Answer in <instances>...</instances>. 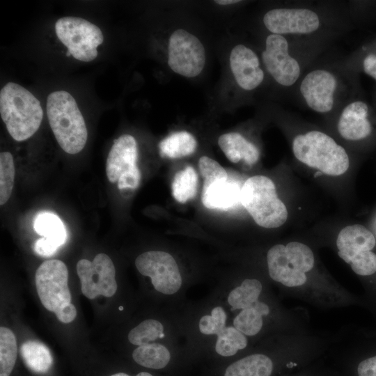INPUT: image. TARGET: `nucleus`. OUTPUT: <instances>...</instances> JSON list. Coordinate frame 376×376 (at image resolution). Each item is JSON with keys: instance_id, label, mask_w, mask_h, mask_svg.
I'll list each match as a JSON object with an SVG mask.
<instances>
[{"instance_id": "nucleus-23", "label": "nucleus", "mask_w": 376, "mask_h": 376, "mask_svg": "<svg viewBox=\"0 0 376 376\" xmlns=\"http://www.w3.org/2000/svg\"><path fill=\"white\" fill-rule=\"evenodd\" d=\"M269 313L268 306L257 301L239 313L233 320V325L244 335L254 336L263 327V315H267Z\"/></svg>"}, {"instance_id": "nucleus-3", "label": "nucleus", "mask_w": 376, "mask_h": 376, "mask_svg": "<svg viewBox=\"0 0 376 376\" xmlns=\"http://www.w3.org/2000/svg\"><path fill=\"white\" fill-rule=\"evenodd\" d=\"M0 113L9 134L17 141L32 136L43 118V111L37 97L13 82L7 83L1 89Z\"/></svg>"}, {"instance_id": "nucleus-17", "label": "nucleus", "mask_w": 376, "mask_h": 376, "mask_svg": "<svg viewBox=\"0 0 376 376\" xmlns=\"http://www.w3.org/2000/svg\"><path fill=\"white\" fill-rule=\"evenodd\" d=\"M230 66L238 86L246 91L260 86L265 79V71L257 54L250 47L239 44L230 54Z\"/></svg>"}, {"instance_id": "nucleus-9", "label": "nucleus", "mask_w": 376, "mask_h": 376, "mask_svg": "<svg viewBox=\"0 0 376 376\" xmlns=\"http://www.w3.org/2000/svg\"><path fill=\"white\" fill-rule=\"evenodd\" d=\"M375 243L373 234L363 226H348L338 235V254L356 274L369 276L376 272V254L371 251Z\"/></svg>"}, {"instance_id": "nucleus-26", "label": "nucleus", "mask_w": 376, "mask_h": 376, "mask_svg": "<svg viewBox=\"0 0 376 376\" xmlns=\"http://www.w3.org/2000/svg\"><path fill=\"white\" fill-rule=\"evenodd\" d=\"M198 178L195 169L187 166L178 171L172 182L171 190L174 198L185 203L192 199L198 191Z\"/></svg>"}, {"instance_id": "nucleus-36", "label": "nucleus", "mask_w": 376, "mask_h": 376, "mask_svg": "<svg viewBox=\"0 0 376 376\" xmlns=\"http://www.w3.org/2000/svg\"><path fill=\"white\" fill-rule=\"evenodd\" d=\"M54 313L57 319L63 323L71 322L77 316L76 308L71 302L63 304Z\"/></svg>"}, {"instance_id": "nucleus-14", "label": "nucleus", "mask_w": 376, "mask_h": 376, "mask_svg": "<svg viewBox=\"0 0 376 376\" xmlns=\"http://www.w3.org/2000/svg\"><path fill=\"white\" fill-rule=\"evenodd\" d=\"M76 268L85 297L93 299L99 295L107 297L114 295L117 290L116 271L109 256L99 253L92 262L81 259L77 262Z\"/></svg>"}, {"instance_id": "nucleus-27", "label": "nucleus", "mask_w": 376, "mask_h": 376, "mask_svg": "<svg viewBox=\"0 0 376 376\" xmlns=\"http://www.w3.org/2000/svg\"><path fill=\"white\" fill-rule=\"evenodd\" d=\"M348 68L356 74L363 72L376 81V36L357 50Z\"/></svg>"}, {"instance_id": "nucleus-24", "label": "nucleus", "mask_w": 376, "mask_h": 376, "mask_svg": "<svg viewBox=\"0 0 376 376\" xmlns=\"http://www.w3.org/2000/svg\"><path fill=\"white\" fill-rule=\"evenodd\" d=\"M134 360L139 365L154 369L164 368L170 361L168 349L159 343H148L136 348L133 353Z\"/></svg>"}, {"instance_id": "nucleus-8", "label": "nucleus", "mask_w": 376, "mask_h": 376, "mask_svg": "<svg viewBox=\"0 0 376 376\" xmlns=\"http://www.w3.org/2000/svg\"><path fill=\"white\" fill-rule=\"evenodd\" d=\"M267 261L269 274L274 281L296 287L306 283L305 273L313 267L314 256L306 244L292 242L285 246H272L267 252Z\"/></svg>"}, {"instance_id": "nucleus-19", "label": "nucleus", "mask_w": 376, "mask_h": 376, "mask_svg": "<svg viewBox=\"0 0 376 376\" xmlns=\"http://www.w3.org/2000/svg\"><path fill=\"white\" fill-rule=\"evenodd\" d=\"M218 144L233 163L244 160L247 164H256L260 157L258 148L237 132H229L221 135Z\"/></svg>"}, {"instance_id": "nucleus-18", "label": "nucleus", "mask_w": 376, "mask_h": 376, "mask_svg": "<svg viewBox=\"0 0 376 376\" xmlns=\"http://www.w3.org/2000/svg\"><path fill=\"white\" fill-rule=\"evenodd\" d=\"M241 189L228 180L203 185L202 203L208 209L228 210L240 202Z\"/></svg>"}, {"instance_id": "nucleus-12", "label": "nucleus", "mask_w": 376, "mask_h": 376, "mask_svg": "<svg viewBox=\"0 0 376 376\" xmlns=\"http://www.w3.org/2000/svg\"><path fill=\"white\" fill-rule=\"evenodd\" d=\"M168 64L177 74L194 77L201 74L205 63V51L200 40L185 29H177L169 40Z\"/></svg>"}, {"instance_id": "nucleus-15", "label": "nucleus", "mask_w": 376, "mask_h": 376, "mask_svg": "<svg viewBox=\"0 0 376 376\" xmlns=\"http://www.w3.org/2000/svg\"><path fill=\"white\" fill-rule=\"evenodd\" d=\"M138 271L149 276L155 289L165 295L179 290L182 277L173 256L167 252L150 251L140 254L135 260Z\"/></svg>"}, {"instance_id": "nucleus-41", "label": "nucleus", "mask_w": 376, "mask_h": 376, "mask_svg": "<svg viewBox=\"0 0 376 376\" xmlns=\"http://www.w3.org/2000/svg\"><path fill=\"white\" fill-rule=\"evenodd\" d=\"M373 108H374V110H375V111L376 113V95H375V97Z\"/></svg>"}, {"instance_id": "nucleus-25", "label": "nucleus", "mask_w": 376, "mask_h": 376, "mask_svg": "<svg viewBox=\"0 0 376 376\" xmlns=\"http://www.w3.org/2000/svg\"><path fill=\"white\" fill-rule=\"evenodd\" d=\"M36 232L54 243L58 246L63 245L67 237L65 228L60 218L52 212L38 214L33 225Z\"/></svg>"}, {"instance_id": "nucleus-5", "label": "nucleus", "mask_w": 376, "mask_h": 376, "mask_svg": "<svg viewBox=\"0 0 376 376\" xmlns=\"http://www.w3.org/2000/svg\"><path fill=\"white\" fill-rule=\"evenodd\" d=\"M292 148L299 162L329 175H342L350 166L345 148L321 131L311 130L296 135Z\"/></svg>"}, {"instance_id": "nucleus-39", "label": "nucleus", "mask_w": 376, "mask_h": 376, "mask_svg": "<svg viewBox=\"0 0 376 376\" xmlns=\"http://www.w3.org/2000/svg\"><path fill=\"white\" fill-rule=\"evenodd\" d=\"M136 376H152V375L146 372H141V373H139Z\"/></svg>"}, {"instance_id": "nucleus-21", "label": "nucleus", "mask_w": 376, "mask_h": 376, "mask_svg": "<svg viewBox=\"0 0 376 376\" xmlns=\"http://www.w3.org/2000/svg\"><path fill=\"white\" fill-rule=\"evenodd\" d=\"M272 369L273 363L268 357L256 354L230 365L224 376H270Z\"/></svg>"}, {"instance_id": "nucleus-2", "label": "nucleus", "mask_w": 376, "mask_h": 376, "mask_svg": "<svg viewBox=\"0 0 376 376\" xmlns=\"http://www.w3.org/2000/svg\"><path fill=\"white\" fill-rule=\"evenodd\" d=\"M308 40H299L283 36L268 35L261 54L266 72L279 86L290 88L298 83L304 74L306 63L313 52Z\"/></svg>"}, {"instance_id": "nucleus-35", "label": "nucleus", "mask_w": 376, "mask_h": 376, "mask_svg": "<svg viewBox=\"0 0 376 376\" xmlns=\"http://www.w3.org/2000/svg\"><path fill=\"white\" fill-rule=\"evenodd\" d=\"M58 247L56 243L45 237L37 240L34 244L36 253L43 257L52 256L56 252Z\"/></svg>"}, {"instance_id": "nucleus-32", "label": "nucleus", "mask_w": 376, "mask_h": 376, "mask_svg": "<svg viewBox=\"0 0 376 376\" xmlns=\"http://www.w3.org/2000/svg\"><path fill=\"white\" fill-rule=\"evenodd\" d=\"M164 334V327L157 320L149 319L143 321L133 328L128 334L129 341L136 345L148 344L161 337Z\"/></svg>"}, {"instance_id": "nucleus-11", "label": "nucleus", "mask_w": 376, "mask_h": 376, "mask_svg": "<svg viewBox=\"0 0 376 376\" xmlns=\"http://www.w3.org/2000/svg\"><path fill=\"white\" fill-rule=\"evenodd\" d=\"M137 158V143L132 135L123 134L116 139L106 163V173L109 182H117L120 190L136 189L141 181Z\"/></svg>"}, {"instance_id": "nucleus-13", "label": "nucleus", "mask_w": 376, "mask_h": 376, "mask_svg": "<svg viewBox=\"0 0 376 376\" xmlns=\"http://www.w3.org/2000/svg\"><path fill=\"white\" fill-rule=\"evenodd\" d=\"M38 295L44 307L51 312L65 303L71 302L68 288V271L60 260L43 262L37 269L35 276Z\"/></svg>"}, {"instance_id": "nucleus-16", "label": "nucleus", "mask_w": 376, "mask_h": 376, "mask_svg": "<svg viewBox=\"0 0 376 376\" xmlns=\"http://www.w3.org/2000/svg\"><path fill=\"white\" fill-rule=\"evenodd\" d=\"M338 111L337 130L342 138L349 141H361L370 136L376 113L369 103L355 96Z\"/></svg>"}, {"instance_id": "nucleus-38", "label": "nucleus", "mask_w": 376, "mask_h": 376, "mask_svg": "<svg viewBox=\"0 0 376 376\" xmlns=\"http://www.w3.org/2000/svg\"><path fill=\"white\" fill-rule=\"evenodd\" d=\"M240 1L237 0H217L214 1V3L219 5H230L233 3H239Z\"/></svg>"}, {"instance_id": "nucleus-29", "label": "nucleus", "mask_w": 376, "mask_h": 376, "mask_svg": "<svg viewBox=\"0 0 376 376\" xmlns=\"http://www.w3.org/2000/svg\"><path fill=\"white\" fill-rule=\"evenodd\" d=\"M17 354V345L14 333L8 328H0V376H9Z\"/></svg>"}, {"instance_id": "nucleus-37", "label": "nucleus", "mask_w": 376, "mask_h": 376, "mask_svg": "<svg viewBox=\"0 0 376 376\" xmlns=\"http://www.w3.org/2000/svg\"><path fill=\"white\" fill-rule=\"evenodd\" d=\"M357 372L359 376H376V356L360 362Z\"/></svg>"}, {"instance_id": "nucleus-31", "label": "nucleus", "mask_w": 376, "mask_h": 376, "mask_svg": "<svg viewBox=\"0 0 376 376\" xmlns=\"http://www.w3.org/2000/svg\"><path fill=\"white\" fill-rule=\"evenodd\" d=\"M15 164L12 154H0V205H4L10 198L15 180Z\"/></svg>"}, {"instance_id": "nucleus-22", "label": "nucleus", "mask_w": 376, "mask_h": 376, "mask_svg": "<svg viewBox=\"0 0 376 376\" xmlns=\"http://www.w3.org/2000/svg\"><path fill=\"white\" fill-rule=\"evenodd\" d=\"M197 146L194 136L189 132L182 131L171 134L159 144L161 156L180 158L192 154Z\"/></svg>"}, {"instance_id": "nucleus-28", "label": "nucleus", "mask_w": 376, "mask_h": 376, "mask_svg": "<svg viewBox=\"0 0 376 376\" xmlns=\"http://www.w3.org/2000/svg\"><path fill=\"white\" fill-rule=\"evenodd\" d=\"M262 291V284L256 279H245L242 284L228 295V302L231 311L244 309L258 301Z\"/></svg>"}, {"instance_id": "nucleus-34", "label": "nucleus", "mask_w": 376, "mask_h": 376, "mask_svg": "<svg viewBox=\"0 0 376 376\" xmlns=\"http://www.w3.org/2000/svg\"><path fill=\"white\" fill-rule=\"evenodd\" d=\"M198 167L204 178L203 185H207L217 181L227 180L226 171L215 160L207 156L199 159Z\"/></svg>"}, {"instance_id": "nucleus-33", "label": "nucleus", "mask_w": 376, "mask_h": 376, "mask_svg": "<svg viewBox=\"0 0 376 376\" xmlns=\"http://www.w3.org/2000/svg\"><path fill=\"white\" fill-rule=\"evenodd\" d=\"M226 313L221 306L214 307L211 315H204L199 321L200 331L205 335H219L226 327Z\"/></svg>"}, {"instance_id": "nucleus-30", "label": "nucleus", "mask_w": 376, "mask_h": 376, "mask_svg": "<svg viewBox=\"0 0 376 376\" xmlns=\"http://www.w3.org/2000/svg\"><path fill=\"white\" fill-rule=\"evenodd\" d=\"M247 340L244 334L235 327H226L217 335L216 352L224 357L233 356L246 347Z\"/></svg>"}, {"instance_id": "nucleus-7", "label": "nucleus", "mask_w": 376, "mask_h": 376, "mask_svg": "<svg viewBox=\"0 0 376 376\" xmlns=\"http://www.w3.org/2000/svg\"><path fill=\"white\" fill-rule=\"evenodd\" d=\"M263 22L270 33L299 40L314 39L327 24L317 9L301 6L272 8L265 13Z\"/></svg>"}, {"instance_id": "nucleus-40", "label": "nucleus", "mask_w": 376, "mask_h": 376, "mask_svg": "<svg viewBox=\"0 0 376 376\" xmlns=\"http://www.w3.org/2000/svg\"><path fill=\"white\" fill-rule=\"evenodd\" d=\"M111 376H129V375L124 373H118L113 374Z\"/></svg>"}, {"instance_id": "nucleus-6", "label": "nucleus", "mask_w": 376, "mask_h": 376, "mask_svg": "<svg viewBox=\"0 0 376 376\" xmlns=\"http://www.w3.org/2000/svg\"><path fill=\"white\" fill-rule=\"evenodd\" d=\"M240 203L261 227L278 228L287 220V208L278 197L274 183L266 176H252L244 182Z\"/></svg>"}, {"instance_id": "nucleus-1", "label": "nucleus", "mask_w": 376, "mask_h": 376, "mask_svg": "<svg viewBox=\"0 0 376 376\" xmlns=\"http://www.w3.org/2000/svg\"><path fill=\"white\" fill-rule=\"evenodd\" d=\"M357 74L343 72L330 67H317L303 74L299 84V95L311 110L329 114L357 96Z\"/></svg>"}, {"instance_id": "nucleus-42", "label": "nucleus", "mask_w": 376, "mask_h": 376, "mask_svg": "<svg viewBox=\"0 0 376 376\" xmlns=\"http://www.w3.org/2000/svg\"><path fill=\"white\" fill-rule=\"evenodd\" d=\"M118 309L120 310V311L123 310V306H119Z\"/></svg>"}, {"instance_id": "nucleus-4", "label": "nucleus", "mask_w": 376, "mask_h": 376, "mask_svg": "<svg viewBox=\"0 0 376 376\" xmlns=\"http://www.w3.org/2000/svg\"><path fill=\"white\" fill-rule=\"evenodd\" d=\"M47 115L61 148L71 155L81 152L86 145L88 132L75 98L65 91L51 93L47 99Z\"/></svg>"}, {"instance_id": "nucleus-10", "label": "nucleus", "mask_w": 376, "mask_h": 376, "mask_svg": "<svg viewBox=\"0 0 376 376\" xmlns=\"http://www.w3.org/2000/svg\"><path fill=\"white\" fill-rule=\"evenodd\" d=\"M55 31L60 41L67 47L75 59L89 62L97 56V47L103 42L100 29L81 17H63L55 24Z\"/></svg>"}, {"instance_id": "nucleus-20", "label": "nucleus", "mask_w": 376, "mask_h": 376, "mask_svg": "<svg viewBox=\"0 0 376 376\" xmlns=\"http://www.w3.org/2000/svg\"><path fill=\"white\" fill-rule=\"evenodd\" d=\"M20 354L26 366L33 373H46L53 364L49 349L38 340H27L20 347Z\"/></svg>"}]
</instances>
